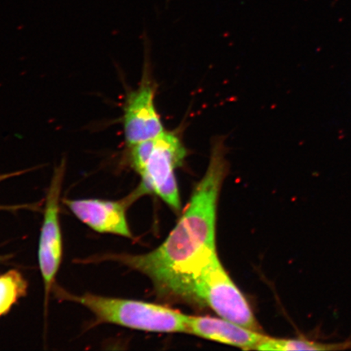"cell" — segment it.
I'll use <instances>...</instances> for the list:
<instances>
[{
  "label": "cell",
  "instance_id": "obj_12",
  "mask_svg": "<svg viewBox=\"0 0 351 351\" xmlns=\"http://www.w3.org/2000/svg\"><path fill=\"white\" fill-rule=\"evenodd\" d=\"M27 207V205L24 206H3L0 205V210H19L21 208H25Z\"/></svg>",
  "mask_w": 351,
  "mask_h": 351
},
{
  "label": "cell",
  "instance_id": "obj_2",
  "mask_svg": "<svg viewBox=\"0 0 351 351\" xmlns=\"http://www.w3.org/2000/svg\"><path fill=\"white\" fill-rule=\"evenodd\" d=\"M129 147V163L142 178L135 194L154 193L171 208L181 209L176 169L187 155L182 138L175 131L165 130L155 138Z\"/></svg>",
  "mask_w": 351,
  "mask_h": 351
},
{
  "label": "cell",
  "instance_id": "obj_8",
  "mask_svg": "<svg viewBox=\"0 0 351 351\" xmlns=\"http://www.w3.org/2000/svg\"><path fill=\"white\" fill-rule=\"evenodd\" d=\"M187 332L245 350H256L266 337L226 319L192 315L187 317Z\"/></svg>",
  "mask_w": 351,
  "mask_h": 351
},
{
  "label": "cell",
  "instance_id": "obj_5",
  "mask_svg": "<svg viewBox=\"0 0 351 351\" xmlns=\"http://www.w3.org/2000/svg\"><path fill=\"white\" fill-rule=\"evenodd\" d=\"M64 164L61 165L52 178L48 190L45 212L39 237L38 265L45 289L47 305L51 291H53L57 273L63 256V241L60 223V197L64 178Z\"/></svg>",
  "mask_w": 351,
  "mask_h": 351
},
{
  "label": "cell",
  "instance_id": "obj_10",
  "mask_svg": "<svg viewBox=\"0 0 351 351\" xmlns=\"http://www.w3.org/2000/svg\"><path fill=\"white\" fill-rule=\"evenodd\" d=\"M27 289L28 283L19 271L12 269L0 275V317L25 296Z\"/></svg>",
  "mask_w": 351,
  "mask_h": 351
},
{
  "label": "cell",
  "instance_id": "obj_4",
  "mask_svg": "<svg viewBox=\"0 0 351 351\" xmlns=\"http://www.w3.org/2000/svg\"><path fill=\"white\" fill-rule=\"evenodd\" d=\"M191 298L203 302L223 319L261 332L247 300L223 269L217 253L193 278Z\"/></svg>",
  "mask_w": 351,
  "mask_h": 351
},
{
  "label": "cell",
  "instance_id": "obj_3",
  "mask_svg": "<svg viewBox=\"0 0 351 351\" xmlns=\"http://www.w3.org/2000/svg\"><path fill=\"white\" fill-rule=\"evenodd\" d=\"M61 300L80 304L93 313L97 324H112L138 330L187 332L188 315L151 302L85 293L71 295L56 288Z\"/></svg>",
  "mask_w": 351,
  "mask_h": 351
},
{
  "label": "cell",
  "instance_id": "obj_11",
  "mask_svg": "<svg viewBox=\"0 0 351 351\" xmlns=\"http://www.w3.org/2000/svg\"><path fill=\"white\" fill-rule=\"evenodd\" d=\"M25 172H27V171L23 170L19 171V172H14L11 173L0 174V182L5 181V180L10 179L12 177H16V176H19L22 173H25Z\"/></svg>",
  "mask_w": 351,
  "mask_h": 351
},
{
  "label": "cell",
  "instance_id": "obj_7",
  "mask_svg": "<svg viewBox=\"0 0 351 351\" xmlns=\"http://www.w3.org/2000/svg\"><path fill=\"white\" fill-rule=\"evenodd\" d=\"M64 204L74 216L99 234H108L131 239L133 235L126 218L130 199H64Z\"/></svg>",
  "mask_w": 351,
  "mask_h": 351
},
{
  "label": "cell",
  "instance_id": "obj_6",
  "mask_svg": "<svg viewBox=\"0 0 351 351\" xmlns=\"http://www.w3.org/2000/svg\"><path fill=\"white\" fill-rule=\"evenodd\" d=\"M156 83L144 69L138 88L127 95L123 106V126L127 147L158 137L165 130L156 105Z\"/></svg>",
  "mask_w": 351,
  "mask_h": 351
},
{
  "label": "cell",
  "instance_id": "obj_1",
  "mask_svg": "<svg viewBox=\"0 0 351 351\" xmlns=\"http://www.w3.org/2000/svg\"><path fill=\"white\" fill-rule=\"evenodd\" d=\"M226 150L221 138L215 139L208 169L163 244L147 254H105L99 260L119 262L147 276L162 295L190 300L193 278L217 253V206L228 173Z\"/></svg>",
  "mask_w": 351,
  "mask_h": 351
},
{
  "label": "cell",
  "instance_id": "obj_9",
  "mask_svg": "<svg viewBox=\"0 0 351 351\" xmlns=\"http://www.w3.org/2000/svg\"><path fill=\"white\" fill-rule=\"evenodd\" d=\"M351 349V341L339 343H324V342L306 339H280L265 337L256 350H341Z\"/></svg>",
  "mask_w": 351,
  "mask_h": 351
}]
</instances>
